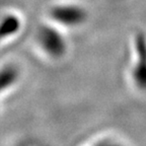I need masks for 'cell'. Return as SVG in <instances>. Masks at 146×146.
<instances>
[{
	"mask_svg": "<svg viewBox=\"0 0 146 146\" xmlns=\"http://www.w3.org/2000/svg\"><path fill=\"white\" fill-rule=\"evenodd\" d=\"M36 40L42 50L52 58H60L66 52V40L51 25H42L36 34Z\"/></svg>",
	"mask_w": 146,
	"mask_h": 146,
	"instance_id": "obj_1",
	"label": "cell"
},
{
	"mask_svg": "<svg viewBox=\"0 0 146 146\" xmlns=\"http://www.w3.org/2000/svg\"><path fill=\"white\" fill-rule=\"evenodd\" d=\"M50 15L56 23L66 27H79L87 18L83 7L76 4L56 5L51 9Z\"/></svg>",
	"mask_w": 146,
	"mask_h": 146,
	"instance_id": "obj_2",
	"label": "cell"
},
{
	"mask_svg": "<svg viewBox=\"0 0 146 146\" xmlns=\"http://www.w3.org/2000/svg\"><path fill=\"white\" fill-rule=\"evenodd\" d=\"M135 48L137 62L133 69V80L138 88L146 90V38L143 34H137Z\"/></svg>",
	"mask_w": 146,
	"mask_h": 146,
	"instance_id": "obj_3",
	"label": "cell"
},
{
	"mask_svg": "<svg viewBox=\"0 0 146 146\" xmlns=\"http://www.w3.org/2000/svg\"><path fill=\"white\" fill-rule=\"evenodd\" d=\"M21 27V19L14 14H6L3 16L2 21H1V38H9V36H14L17 34L18 31Z\"/></svg>",
	"mask_w": 146,
	"mask_h": 146,
	"instance_id": "obj_4",
	"label": "cell"
},
{
	"mask_svg": "<svg viewBox=\"0 0 146 146\" xmlns=\"http://www.w3.org/2000/svg\"><path fill=\"white\" fill-rule=\"evenodd\" d=\"M18 78V71L12 65H6L1 70L0 74V88L5 90L6 88L11 87L16 82Z\"/></svg>",
	"mask_w": 146,
	"mask_h": 146,
	"instance_id": "obj_5",
	"label": "cell"
}]
</instances>
